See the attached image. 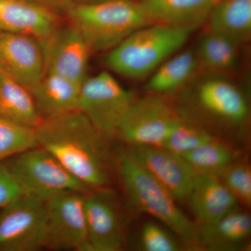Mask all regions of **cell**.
Here are the masks:
<instances>
[{
    "label": "cell",
    "instance_id": "cell-28",
    "mask_svg": "<svg viewBox=\"0 0 251 251\" xmlns=\"http://www.w3.org/2000/svg\"><path fill=\"white\" fill-rule=\"evenodd\" d=\"M140 244L146 251H177L180 249L176 239L163 227L153 222L144 225Z\"/></svg>",
    "mask_w": 251,
    "mask_h": 251
},
{
    "label": "cell",
    "instance_id": "cell-29",
    "mask_svg": "<svg viewBox=\"0 0 251 251\" xmlns=\"http://www.w3.org/2000/svg\"><path fill=\"white\" fill-rule=\"evenodd\" d=\"M21 186L6 163L0 162V208L9 205L23 196Z\"/></svg>",
    "mask_w": 251,
    "mask_h": 251
},
{
    "label": "cell",
    "instance_id": "cell-5",
    "mask_svg": "<svg viewBox=\"0 0 251 251\" xmlns=\"http://www.w3.org/2000/svg\"><path fill=\"white\" fill-rule=\"evenodd\" d=\"M9 159L6 164L23 194L46 201L64 191L86 193L92 190L41 147L29 149Z\"/></svg>",
    "mask_w": 251,
    "mask_h": 251
},
{
    "label": "cell",
    "instance_id": "cell-11",
    "mask_svg": "<svg viewBox=\"0 0 251 251\" xmlns=\"http://www.w3.org/2000/svg\"><path fill=\"white\" fill-rule=\"evenodd\" d=\"M45 60V73L57 74L81 84L87 75L92 51L84 36L72 24L59 26L40 41Z\"/></svg>",
    "mask_w": 251,
    "mask_h": 251
},
{
    "label": "cell",
    "instance_id": "cell-16",
    "mask_svg": "<svg viewBox=\"0 0 251 251\" xmlns=\"http://www.w3.org/2000/svg\"><path fill=\"white\" fill-rule=\"evenodd\" d=\"M198 226L212 224L237 209V200L216 176L198 173L187 201Z\"/></svg>",
    "mask_w": 251,
    "mask_h": 251
},
{
    "label": "cell",
    "instance_id": "cell-30",
    "mask_svg": "<svg viewBox=\"0 0 251 251\" xmlns=\"http://www.w3.org/2000/svg\"><path fill=\"white\" fill-rule=\"evenodd\" d=\"M31 2L35 4L41 5L45 6L54 11L59 10V11H67L71 7L78 2V0H28Z\"/></svg>",
    "mask_w": 251,
    "mask_h": 251
},
{
    "label": "cell",
    "instance_id": "cell-13",
    "mask_svg": "<svg viewBox=\"0 0 251 251\" xmlns=\"http://www.w3.org/2000/svg\"><path fill=\"white\" fill-rule=\"evenodd\" d=\"M0 74L34 90L45 74L40 41L26 34L0 32Z\"/></svg>",
    "mask_w": 251,
    "mask_h": 251
},
{
    "label": "cell",
    "instance_id": "cell-23",
    "mask_svg": "<svg viewBox=\"0 0 251 251\" xmlns=\"http://www.w3.org/2000/svg\"><path fill=\"white\" fill-rule=\"evenodd\" d=\"M239 45L222 34L209 31L198 42L196 51L198 64L213 75L230 72L237 64Z\"/></svg>",
    "mask_w": 251,
    "mask_h": 251
},
{
    "label": "cell",
    "instance_id": "cell-21",
    "mask_svg": "<svg viewBox=\"0 0 251 251\" xmlns=\"http://www.w3.org/2000/svg\"><path fill=\"white\" fill-rule=\"evenodd\" d=\"M0 116L16 125L34 129L43 120L30 91L1 74Z\"/></svg>",
    "mask_w": 251,
    "mask_h": 251
},
{
    "label": "cell",
    "instance_id": "cell-18",
    "mask_svg": "<svg viewBox=\"0 0 251 251\" xmlns=\"http://www.w3.org/2000/svg\"><path fill=\"white\" fill-rule=\"evenodd\" d=\"M80 85L53 73L46 72L31 92L42 118L77 110Z\"/></svg>",
    "mask_w": 251,
    "mask_h": 251
},
{
    "label": "cell",
    "instance_id": "cell-31",
    "mask_svg": "<svg viewBox=\"0 0 251 251\" xmlns=\"http://www.w3.org/2000/svg\"><path fill=\"white\" fill-rule=\"evenodd\" d=\"M100 1V0H78L79 2H94V1Z\"/></svg>",
    "mask_w": 251,
    "mask_h": 251
},
{
    "label": "cell",
    "instance_id": "cell-15",
    "mask_svg": "<svg viewBox=\"0 0 251 251\" xmlns=\"http://www.w3.org/2000/svg\"><path fill=\"white\" fill-rule=\"evenodd\" d=\"M57 27L53 10L28 0H0V32L26 34L41 41Z\"/></svg>",
    "mask_w": 251,
    "mask_h": 251
},
{
    "label": "cell",
    "instance_id": "cell-10",
    "mask_svg": "<svg viewBox=\"0 0 251 251\" xmlns=\"http://www.w3.org/2000/svg\"><path fill=\"white\" fill-rule=\"evenodd\" d=\"M87 251H118L125 237L115 193L110 188L90 190L84 196Z\"/></svg>",
    "mask_w": 251,
    "mask_h": 251
},
{
    "label": "cell",
    "instance_id": "cell-3",
    "mask_svg": "<svg viewBox=\"0 0 251 251\" xmlns=\"http://www.w3.org/2000/svg\"><path fill=\"white\" fill-rule=\"evenodd\" d=\"M198 27L151 23L109 50L107 65L112 72L128 78L148 77L179 52Z\"/></svg>",
    "mask_w": 251,
    "mask_h": 251
},
{
    "label": "cell",
    "instance_id": "cell-25",
    "mask_svg": "<svg viewBox=\"0 0 251 251\" xmlns=\"http://www.w3.org/2000/svg\"><path fill=\"white\" fill-rule=\"evenodd\" d=\"M214 138L215 136L202 126L181 117L162 148L184 156Z\"/></svg>",
    "mask_w": 251,
    "mask_h": 251
},
{
    "label": "cell",
    "instance_id": "cell-32",
    "mask_svg": "<svg viewBox=\"0 0 251 251\" xmlns=\"http://www.w3.org/2000/svg\"><path fill=\"white\" fill-rule=\"evenodd\" d=\"M220 0H211V1H212L213 4H215L216 2H218V1H219Z\"/></svg>",
    "mask_w": 251,
    "mask_h": 251
},
{
    "label": "cell",
    "instance_id": "cell-27",
    "mask_svg": "<svg viewBox=\"0 0 251 251\" xmlns=\"http://www.w3.org/2000/svg\"><path fill=\"white\" fill-rule=\"evenodd\" d=\"M244 205H251V169L247 162L234 161L217 176Z\"/></svg>",
    "mask_w": 251,
    "mask_h": 251
},
{
    "label": "cell",
    "instance_id": "cell-2",
    "mask_svg": "<svg viewBox=\"0 0 251 251\" xmlns=\"http://www.w3.org/2000/svg\"><path fill=\"white\" fill-rule=\"evenodd\" d=\"M115 164L130 205L166 225L186 247L201 249L198 224L181 210L174 196L145 169L128 147L119 149Z\"/></svg>",
    "mask_w": 251,
    "mask_h": 251
},
{
    "label": "cell",
    "instance_id": "cell-14",
    "mask_svg": "<svg viewBox=\"0 0 251 251\" xmlns=\"http://www.w3.org/2000/svg\"><path fill=\"white\" fill-rule=\"evenodd\" d=\"M135 158L174 196L185 202L198 173L184 157L162 147L127 146Z\"/></svg>",
    "mask_w": 251,
    "mask_h": 251
},
{
    "label": "cell",
    "instance_id": "cell-6",
    "mask_svg": "<svg viewBox=\"0 0 251 251\" xmlns=\"http://www.w3.org/2000/svg\"><path fill=\"white\" fill-rule=\"evenodd\" d=\"M135 94L127 90L110 73L87 76L81 83L77 110L104 135L111 139L133 103Z\"/></svg>",
    "mask_w": 251,
    "mask_h": 251
},
{
    "label": "cell",
    "instance_id": "cell-8",
    "mask_svg": "<svg viewBox=\"0 0 251 251\" xmlns=\"http://www.w3.org/2000/svg\"><path fill=\"white\" fill-rule=\"evenodd\" d=\"M84 196L64 191L46 200L44 248L87 251Z\"/></svg>",
    "mask_w": 251,
    "mask_h": 251
},
{
    "label": "cell",
    "instance_id": "cell-19",
    "mask_svg": "<svg viewBox=\"0 0 251 251\" xmlns=\"http://www.w3.org/2000/svg\"><path fill=\"white\" fill-rule=\"evenodd\" d=\"M251 234V216L237 209L210 224L199 226L201 247L210 251H233Z\"/></svg>",
    "mask_w": 251,
    "mask_h": 251
},
{
    "label": "cell",
    "instance_id": "cell-17",
    "mask_svg": "<svg viewBox=\"0 0 251 251\" xmlns=\"http://www.w3.org/2000/svg\"><path fill=\"white\" fill-rule=\"evenodd\" d=\"M144 14L150 23L196 26L206 22L211 0H140Z\"/></svg>",
    "mask_w": 251,
    "mask_h": 251
},
{
    "label": "cell",
    "instance_id": "cell-7",
    "mask_svg": "<svg viewBox=\"0 0 251 251\" xmlns=\"http://www.w3.org/2000/svg\"><path fill=\"white\" fill-rule=\"evenodd\" d=\"M181 116L162 96L135 98L122 118L115 137L127 146L162 147Z\"/></svg>",
    "mask_w": 251,
    "mask_h": 251
},
{
    "label": "cell",
    "instance_id": "cell-24",
    "mask_svg": "<svg viewBox=\"0 0 251 251\" xmlns=\"http://www.w3.org/2000/svg\"><path fill=\"white\" fill-rule=\"evenodd\" d=\"M183 157L198 173L216 176L238 160L233 149L216 137Z\"/></svg>",
    "mask_w": 251,
    "mask_h": 251
},
{
    "label": "cell",
    "instance_id": "cell-22",
    "mask_svg": "<svg viewBox=\"0 0 251 251\" xmlns=\"http://www.w3.org/2000/svg\"><path fill=\"white\" fill-rule=\"evenodd\" d=\"M198 65L194 51L176 52L150 75L146 90L150 94L159 96L176 92L193 78Z\"/></svg>",
    "mask_w": 251,
    "mask_h": 251
},
{
    "label": "cell",
    "instance_id": "cell-1",
    "mask_svg": "<svg viewBox=\"0 0 251 251\" xmlns=\"http://www.w3.org/2000/svg\"><path fill=\"white\" fill-rule=\"evenodd\" d=\"M35 133L38 146L53 155L86 186L110 188L112 157L109 140L80 110L43 119Z\"/></svg>",
    "mask_w": 251,
    "mask_h": 251
},
{
    "label": "cell",
    "instance_id": "cell-4",
    "mask_svg": "<svg viewBox=\"0 0 251 251\" xmlns=\"http://www.w3.org/2000/svg\"><path fill=\"white\" fill-rule=\"evenodd\" d=\"M66 13L92 52H108L134 31L151 24L139 2L133 0L78 1Z\"/></svg>",
    "mask_w": 251,
    "mask_h": 251
},
{
    "label": "cell",
    "instance_id": "cell-20",
    "mask_svg": "<svg viewBox=\"0 0 251 251\" xmlns=\"http://www.w3.org/2000/svg\"><path fill=\"white\" fill-rule=\"evenodd\" d=\"M206 21L209 31L242 44L251 37V0H220Z\"/></svg>",
    "mask_w": 251,
    "mask_h": 251
},
{
    "label": "cell",
    "instance_id": "cell-9",
    "mask_svg": "<svg viewBox=\"0 0 251 251\" xmlns=\"http://www.w3.org/2000/svg\"><path fill=\"white\" fill-rule=\"evenodd\" d=\"M45 200L23 194L0 212V251H36L44 244Z\"/></svg>",
    "mask_w": 251,
    "mask_h": 251
},
{
    "label": "cell",
    "instance_id": "cell-12",
    "mask_svg": "<svg viewBox=\"0 0 251 251\" xmlns=\"http://www.w3.org/2000/svg\"><path fill=\"white\" fill-rule=\"evenodd\" d=\"M194 93L198 110L211 121L225 126H239L247 121L249 107L242 91L219 75L200 82Z\"/></svg>",
    "mask_w": 251,
    "mask_h": 251
},
{
    "label": "cell",
    "instance_id": "cell-26",
    "mask_svg": "<svg viewBox=\"0 0 251 251\" xmlns=\"http://www.w3.org/2000/svg\"><path fill=\"white\" fill-rule=\"evenodd\" d=\"M36 146L35 129L16 125L0 116V162Z\"/></svg>",
    "mask_w": 251,
    "mask_h": 251
}]
</instances>
